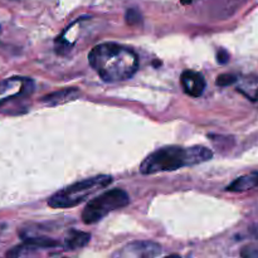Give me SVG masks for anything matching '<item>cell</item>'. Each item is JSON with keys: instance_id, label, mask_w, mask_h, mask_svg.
Segmentation results:
<instances>
[{"instance_id": "13", "label": "cell", "mask_w": 258, "mask_h": 258, "mask_svg": "<svg viewBox=\"0 0 258 258\" xmlns=\"http://www.w3.org/2000/svg\"><path fill=\"white\" fill-rule=\"evenodd\" d=\"M141 20H143V18H141V14L139 10L128 9L127 12H126V22H127V24H139Z\"/></svg>"}, {"instance_id": "9", "label": "cell", "mask_w": 258, "mask_h": 258, "mask_svg": "<svg viewBox=\"0 0 258 258\" xmlns=\"http://www.w3.org/2000/svg\"><path fill=\"white\" fill-rule=\"evenodd\" d=\"M80 95V91L77 88H64V90L57 91V92H53L50 95L44 96L42 98V102L48 103L50 106L60 105V103H66L68 101L76 100Z\"/></svg>"}, {"instance_id": "14", "label": "cell", "mask_w": 258, "mask_h": 258, "mask_svg": "<svg viewBox=\"0 0 258 258\" xmlns=\"http://www.w3.org/2000/svg\"><path fill=\"white\" fill-rule=\"evenodd\" d=\"M241 254L243 257H258V244H251V246H246L242 249Z\"/></svg>"}, {"instance_id": "7", "label": "cell", "mask_w": 258, "mask_h": 258, "mask_svg": "<svg viewBox=\"0 0 258 258\" xmlns=\"http://www.w3.org/2000/svg\"><path fill=\"white\" fill-rule=\"evenodd\" d=\"M180 82L184 92L190 97H201L207 86L204 76L196 71H184L180 77Z\"/></svg>"}, {"instance_id": "2", "label": "cell", "mask_w": 258, "mask_h": 258, "mask_svg": "<svg viewBox=\"0 0 258 258\" xmlns=\"http://www.w3.org/2000/svg\"><path fill=\"white\" fill-rule=\"evenodd\" d=\"M213 153L204 146H164L144 159L140 164V173L145 175L178 170L185 166L198 165L211 160Z\"/></svg>"}, {"instance_id": "8", "label": "cell", "mask_w": 258, "mask_h": 258, "mask_svg": "<svg viewBox=\"0 0 258 258\" xmlns=\"http://www.w3.org/2000/svg\"><path fill=\"white\" fill-rule=\"evenodd\" d=\"M258 186V171L246 174L236 180L232 181L228 186L226 188L227 191H233V193H243V191L251 190Z\"/></svg>"}, {"instance_id": "10", "label": "cell", "mask_w": 258, "mask_h": 258, "mask_svg": "<svg viewBox=\"0 0 258 258\" xmlns=\"http://www.w3.org/2000/svg\"><path fill=\"white\" fill-rule=\"evenodd\" d=\"M90 239L91 236L88 233L72 229V231H70L68 236L64 238L63 248L66 251H75V249L82 248V247H85L90 242Z\"/></svg>"}, {"instance_id": "15", "label": "cell", "mask_w": 258, "mask_h": 258, "mask_svg": "<svg viewBox=\"0 0 258 258\" xmlns=\"http://www.w3.org/2000/svg\"><path fill=\"white\" fill-rule=\"evenodd\" d=\"M217 60H218L219 64H226L229 60V53L226 49H223V48H221L217 52Z\"/></svg>"}, {"instance_id": "6", "label": "cell", "mask_w": 258, "mask_h": 258, "mask_svg": "<svg viewBox=\"0 0 258 258\" xmlns=\"http://www.w3.org/2000/svg\"><path fill=\"white\" fill-rule=\"evenodd\" d=\"M33 81L29 78L13 77L0 85V103L22 95H28L33 91Z\"/></svg>"}, {"instance_id": "11", "label": "cell", "mask_w": 258, "mask_h": 258, "mask_svg": "<svg viewBox=\"0 0 258 258\" xmlns=\"http://www.w3.org/2000/svg\"><path fill=\"white\" fill-rule=\"evenodd\" d=\"M237 91L248 100L258 101V77H247L237 87Z\"/></svg>"}, {"instance_id": "3", "label": "cell", "mask_w": 258, "mask_h": 258, "mask_svg": "<svg viewBox=\"0 0 258 258\" xmlns=\"http://www.w3.org/2000/svg\"><path fill=\"white\" fill-rule=\"evenodd\" d=\"M111 183H112L111 175H96L77 181L53 194L48 199V206L55 209L73 208L97 193L98 190L108 186Z\"/></svg>"}, {"instance_id": "12", "label": "cell", "mask_w": 258, "mask_h": 258, "mask_svg": "<svg viewBox=\"0 0 258 258\" xmlns=\"http://www.w3.org/2000/svg\"><path fill=\"white\" fill-rule=\"evenodd\" d=\"M238 81L236 75H231V73H223V75L218 76L217 78V86L219 87H228V86L234 85Z\"/></svg>"}, {"instance_id": "1", "label": "cell", "mask_w": 258, "mask_h": 258, "mask_svg": "<svg viewBox=\"0 0 258 258\" xmlns=\"http://www.w3.org/2000/svg\"><path fill=\"white\" fill-rule=\"evenodd\" d=\"M88 62L105 82H121L133 77L139 68L136 53L117 43L97 44L88 53Z\"/></svg>"}, {"instance_id": "17", "label": "cell", "mask_w": 258, "mask_h": 258, "mask_svg": "<svg viewBox=\"0 0 258 258\" xmlns=\"http://www.w3.org/2000/svg\"><path fill=\"white\" fill-rule=\"evenodd\" d=\"M0 30H2V29H0Z\"/></svg>"}, {"instance_id": "4", "label": "cell", "mask_w": 258, "mask_h": 258, "mask_svg": "<svg viewBox=\"0 0 258 258\" xmlns=\"http://www.w3.org/2000/svg\"><path fill=\"white\" fill-rule=\"evenodd\" d=\"M130 203V197L122 189H110L100 194L87 203L82 212V221L85 224H95L105 218L108 213L121 209Z\"/></svg>"}, {"instance_id": "16", "label": "cell", "mask_w": 258, "mask_h": 258, "mask_svg": "<svg viewBox=\"0 0 258 258\" xmlns=\"http://www.w3.org/2000/svg\"><path fill=\"white\" fill-rule=\"evenodd\" d=\"M179 2H180L181 4H184V5H188V4H191L194 0H179Z\"/></svg>"}, {"instance_id": "5", "label": "cell", "mask_w": 258, "mask_h": 258, "mask_svg": "<svg viewBox=\"0 0 258 258\" xmlns=\"http://www.w3.org/2000/svg\"><path fill=\"white\" fill-rule=\"evenodd\" d=\"M163 253V248L160 244L151 241H136L123 247L121 251L113 256L118 257H136V258H151L158 257Z\"/></svg>"}]
</instances>
